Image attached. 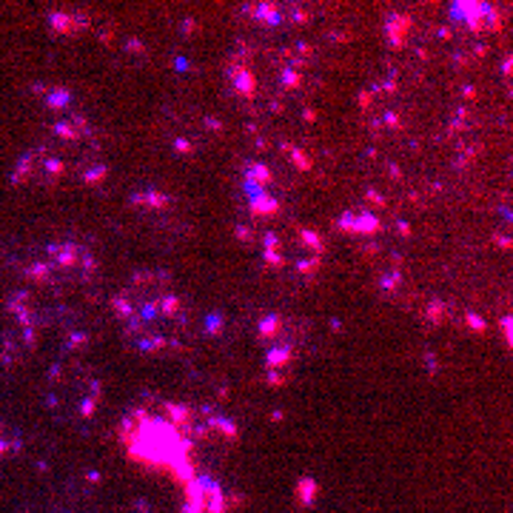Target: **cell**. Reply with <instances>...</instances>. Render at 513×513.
Segmentation results:
<instances>
[{
    "mask_svg": "<svg viewBox=\"0 0 513 513\" xmlns=\"http://www.w3.org/2000/svg\"><path fill=\"white\" fill-rule=\"evenodd\" d=\"M468 322H470V325H473L476 331H482V328H485V322H482V319H479L476 314H470V316H468Z\"/></svg>",
    "mask_w": 513,
    "mask_h": 513,
    "instance_id": "cell-1",
    "label": "cell"
}]
</instances>
